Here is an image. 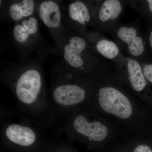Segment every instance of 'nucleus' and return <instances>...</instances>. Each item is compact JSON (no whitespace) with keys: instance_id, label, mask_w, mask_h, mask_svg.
<instances>
[{"instance_id":"obj_16","label":"nucleus","mask_w":152,"mask_h":152,"mask_svg":"<svg viewBox=\"0 0 152 152\" xmlns=\"http://www.w3.org/2000/svg\"><path fill=\"white\" fill-rule=\"evenodd\" d=\"M134 152H152V151L148 146L140 145L136 148Z\"/></svg>"},{"instance_id":"obj_11","label":"nucleus","mask_w":152,"mask_h":152,"mask_svg":"<svg viewBox=\"0 0 152 152\" xmlns=\"http://www.w3.org/2000/svg\"><path fill=\"white\" fill-rule=\"evenodd\" d=\"M34 10V3L32 0H23L15 3L10 7L9 12L13 20L18 21L31 15Z\"/></svg>"},{"instance_id":"obj_3","label":"nucleus","mask_w":152,"mask_h":152,"mask_svg":"<svg viewBox=\"0 0 152 152\" xmlns=\"http://www.w3.org/2000/svg\"><path fill=\"white\" fill-rule=\"evenodd\" d=\"M77 132L89 138L91 141L100 142L107 136V128L98 121L89 123L83 116H77L74 122Z\"/></svg>"},{"instance_id":"obj_18","label":"nucleus","mask_w":152,"mask_h":152,"mask_svg":"<svg viewBox=\"0 0 152 152\" xmlns=\"http://www.w3.org/2000/svg\"><path fill=\"white\" fill-rule=\"evenodd\" d=\"M149 41L150 45H151V47L152 48V31L151 32V35H150Z\"/></svg>"},{"instance_id":"obj_12","label":"nucleus","mask_w":152,"mask_h":152,"mask_svg":"<svg viewBox=\"0 0 152 152\" xmlns=\"http://www.w3.org/2000/svg\"><path fill=\"white\" fill-rule=\"evenodd\" d=\"M121 3L118 0H107L101 7L99 13L100 20L103 22L116 18L121 11Z\"/></svg>"},{"instance_id":"obj_8","label":"nucleus","mask_w":152,"mask_h":152,"mask_svg":"<svg viewBox=\"0 0 152 152\" xmlns=\"http://www.w3.org/2000/svg\"><path fill=\"white\" fill-rule=\"evenodd\" d=\"M137 34V30L132 27H123L118 32L119 37L128 44L131 54L136 56L141 55L144 50L142 39Z\"/></svg>"},{"instance_id":"obj_13","label":"nucleus","mask_w":152,"mask_h":152,"mask_svg":"<svg viewBox=\"0 0 152 152\" xmlns=\"http://www.w3.org/2000/svg\"><path fill=\"white\" fill-rule=\"evenodd\" d=\"M69 13L74 20L85 24L90 20L89 12L87 6L80 1H77L69 5Z\"/></svg>"},{"instance_id":"obj_10","label":"nucleus","mask_w":152,"mask_h":152,"mask_svg":"<svg viewBox=\"0 0 152 152\" xmlns=\"http://www.w3.org/2000/svg\"><path fill=\"white\" fill-rule=\"evenodd\" d=\"M130 81L133 88L137 91H142L147 84L142 68L134 60H130L127 64Z\"/></svg>"},{"instance_id":"obj_14","label":"nucleus","mask_w":152,"mask_h":152,"mask_svg":"<svg viewBox=\"0 0 152 152\" xmlns=\"http://www.w3.org/2000/svg\"><path fill=\"white\" fill-rule=\"evenodd\" d=\"M98 51L104 57L108 58H113L118 54V47L113 42L102 39L99 41L96 45Z\"/></svg>"},{"instance_id":"obj_6","label":"nucleus","mask_w":152,"mask_h":152,"mask_svg":"<svg viewBox=\"0 0 152 152\" xmlns=\"http://www.w3.org/2000/svg\"><path fill=\"white\" fill-rule=\"evenodd\" d=\"M6 134L11 141L23 146L31 145L36 140L35 134L31 129L18 124L9 126Z\"/></svg>"},{"instance_id":"obj_4","label":"nucleus","mask_w":152,"mask_h":152,"mask_svg":"<svg viewBox=\"0 0 152 152\" xmlns=\"http://www.w3.org/2000/svg\"><path fill=\"white\" fill-rule=\"evenodd\" d=\"M86 92L83 89L74 85H66L57 87L53 97L58 103L70 106L81 102L84 100Z\"/></svg>"},{"instance_id":"obj_7","label":"nucleus","mask_w":152,"mask_h":152,"mask_svg":"<svg viewBox=\"0 0 152 152\" xmlns=\"http://www.w3.org/2000/svg\"><path fill=\"white\" fill-rule=\"evenodd\" d=\"M39 15L44 24L50 28L59 26L61 22L60 7L53 1H45L39 7Z\"/></svg>"},{"instance_id":"obj_5","label":"nucleus","mask_w":152,"mask_h":152,"mask_svg":"<svg viewBox=\"0 0 152 152\" xmlns=\"http://www.w3.org/2000/svg\"><path fill=\"white\" fill-rule=\"evenodd\" d=\"M86 44L83 39L75 37L71 38L64 48V58L68 64L74 67L78 68L83 64L81 56L82 52L86 48Z\"/></svg>"},{"instance_id":"obj_1","label":"nucleus","mask_w":152,"mask_h":152,"mask_svg":"<svg viewBox=\"0 0 152 152\" xmlns=\"http://www.w3.org/2000/svg\"><path fill=\"white\" fill-rule=\"evenodd\" d=\"M99 102L104 111L121 118H128L132 113V107L129 100L115 88L104 87L100 89Z\"/></svg>"},{"instance_id":"obj_15","label":"nucleus","mask_w":152,"mask_h":152,"mask_svg":"<svg viewBox=\"0 0 152 152\" xmlns=\"http://www.w3.org/2000/svg\"><path fill=\"white\" fill-rule=\"evenodd\" d=\"M144 75L152 83V64L146 66L143 69Z\"/></svg>"},{"instance_id":"obj_9","label":"nucleus","mask_w":152,"mask_h":152,"mask_svg":"<svg viewBox=\"0 0 152 152\" xmlns=\"http://www.w3.org/2000/svg\"><path fill=\"white\" fill-rule=\"evenodd\" d=\"M38 29L37 20L34 18L24 20L21 24L17 25L13 31L14 37L17 42L23 43L31 35L36 34Z\"/></svg>"},{"instance_id":"obj_17","label":"nucleus","mask_w":152,"mask_h":152,"mask_svg":"<svg viewBox=\"0 0 152 152\" xmlns=\"http://www.w3.org/2000/svg\"><path fill=\"white\" fill-rule=\"evenodd\" d=\"M147 1L148 3L150 10L152 12V0H148Z\"/></svg>"},{"instance_id":"obj_2","label":"nucleus","mask_w":152,"mask_h":152,"mask_svg":"<svg viewBox=\"0 0 152 152\" xmlns=\"http://www.w3.org/2000/svg\"><path fill=\"white\" fill-rule=\"evenodd\" d=\"M42 87L39 72L34 69L25 71L17 82L16 92L20 100L26 104H32L37 99Z\"/></svg>"}]
</instances>
